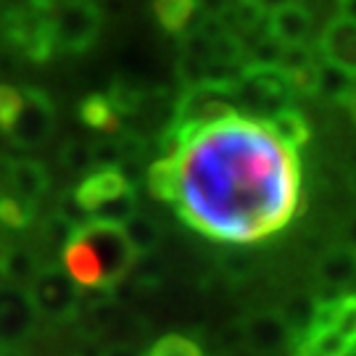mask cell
Instances as JSON below:
<instances>
[{
  "mask_svg": "<svg viewBox=\"0 0 356 356\" xmlns=\"http://www.w3.org/2000/svg\"><path fill=\"white\" fill-rule=\"evenodd\" d=\"M317 61V53L312 51L309 45H296V48H285L282 51L280 69L285 74H293V72H301V69H312Z\"/></svg>",
  "mask_w": 356,
  "mask_h": 356,
  "instance_id": "484cf974",
  "label": "cell"
},
{
  "mask_svg": "<svg viewBox=\"0 0 356 356\" xmlns=\"http://www.w3.org/2000/svg\"><path fill=\"white\" fill-rule=\"evenodd\" d=\"M26 298L35 309L38 317L53 319V322H66L76 314L79 306V288L69 280L64 269H40L35 282L26 288Z\"/></svg>",
  "mask_w": 356,
  "mask_h": 356,
  "instance_id": "277c9868",
  "label": "cell"
},
{
  "mask_svg": "<svg viewBox=\"0 0 356 356\" xmlns=\"http://www.w3.org/2000/svg\"><path fill=\"white\" fill-rule=\"evenodd\" d=\"M341 3H343V0H341Z\"/></svg>",
  "mask_w": 356,
  "mask_h": 356,
  "instance_id": "d590c367",
  "label": "cell"
},
{
  "mask_svg": "<svg viewBox=\"0 0 356 356\" xmlns=\"http://www.w3.org/2000/svg\"><path fill=\"white\" fill-rule=\"evenodd\" d=\"M40 261L35 259V254H29L24 248H8L0 254V275L6 277L8 285L26 291L35 277L40 275Z\"/></svg>",
  "mask_w": 356,
  "mask_h": 356,
  "instance_id": "2e32d148",
  "label": "cell"
},
{
  "mask_svg": "<svg viewBox=\"0 0 356 356\" xmlns=\"http://www.w3.org/2000/svg\"><path fill=\"white\" fill-rule=\"evenodd\" d=\"M11 185L19 201H24L26 206H35L48 191V172L38 161L19 159L11 164Z\"/></svg>",
  "mask_w": 356,
  "mask_h": 356,
  "instance_id": "4fadbf2b",
  "label": "cell"
},
{
  "mask_svg": "<svg viewBox=\"0 0 356 356\" xmlns=\"http://www.w3.org/2000/svg\"><path fill=\"white\" fill-rule=\"evenodd\" d=\"M348 185H351V191H354V195H356V166H354V172H351V177H348Z\"/></svg>",
  "mask_w": 356,
  "mask_h": 356,
  "instance_id": "d6a6232c",
  "label": "cell"
},
{
  "mask_svg": "<svg viewBox=\"0 0 356 356\" xmlns=\"http://www.w3.org/2000/svg\"><path fill=\"white\" fill-rule=\"evenodd\" d=\"M317 277L325 291L341 296V288H346V285H351L356 280V256L343 245L330 248L325 256H319Z\"/></svg>",
  "mask_w": 356,
  "mask_h": 356,
  "instance_id": "7c38bea8",
  "label": "cell"
},
{
  "mask_svg": "<svg viewBox=\"0 0 356 356\" xmlns=\"http://www.w3.org/2000/svg\"><path fill=\"white\" fill-rule=\"evenodd\" d=\"M346 106H348V114H351V119L356 122V90L351 92V98L346 101Z\"/></svg>",
  "mask_w": 356,
  "mask_h": 356,
  "instance_id": "1f68e13d",
  "label": "cell"
},
{
  "mask_svg": "<svg viewBox=\"0 0 356 356\" xmlns=\"http://www.w3.org/2000/svg\"><path fill=\"white\" fill-rule=\"evenodd\" d=\"M108 101H111V106L116 108V114L119 116H129V114H138V111L143 108L145 92H143L140 88L124 85V82H114Z\"/></svg>",
  "mask_w": 356,
  "mask_h": 356,
  "instance_id": "7402d4cb",
  "label": "cell"
},
{
  "mask_svg": "<svg viewBox=\"0 0 356 356\" xmlns=\"http://www.w3.org/2000/svg\"><path fill=\"white\" fill-rule=\"evenodd\" d=\"M79 119L90 129L108 132V135L122 129V116L116 114V108L111 106L108 95H103V92H92V95H88L85 101L79 103Z\"/></svg>",
  "mask_w": 356,
  "mask_h": 356,
  "instance_id": "e0dca14e",
  "label": "cell"
},
{
  "mask_svg": "<svg viewBox=\"0 0 356 356\" xmlns=\"http://www.w3.org/2000/svg\"><path fill=\"white\" fill-rule=\"evenodd\" d=\"M35 309L26 298V291L6 285L0 288V341H19L32 330Z\"/></svg>",
  "mask_w": 356,
  "mask_h": 356,
  "instance_id": "30bf717a",
  "label": "cell"
},
{
  "mask_svg": "<svg viewBox=\"0 0 356 356\" xmlns=\"http://www.w3.org/2000/svg\"><path fill=\"white\" fill-rule=\"evenodd\" d=\"M267 129L277 138V140L285 145V148H291V151H298V148H304L309 138H312V127H309V122L304 119L301 111H296V108H282L277 111L275 116H269L267 122Z\"/></svg>",
  "mask_w": 356,
  "mask_h": 356,
  "instance_id": "9a60e30c",
  "label": "cell"
},
{
  "mask_svg": "<svg viewBox=\"0 0 356 356\" xmlns=\"http://www.w3.org/2000/svg\"><path fill=\"white\" fill-rule=\"evenodd\" d=\"M90 161H92V172L95 169H122L124 153L116 140H98L90 145Z\"/></svg>",
  "mask_w": 356,
  "mask_h": 356,
  "instance_id": "cb8c5ba5",
  "label": "cell"
},
{
  "mask_svg": "<svg viewBox=\"0 0 356 356\" xmlns=\"http://www.w3.org/2000/svg\"><path fill=\"white\" fill-rule=\"evenodd\" d=\"M56 45L72 53H85L101 35L103 11L92 0H66L51 16Z\"/></svg>",
  "mask_w": 356,
  "mask_h": 356,
  "instance_id": "3957f363",
  "label": "cell"
},
{
  "mask_svg": "<svg viewBox=\"0 0 356 356\" xmlns=\"http://www.w3.org/2000/svg\"><path fill=\"white\" fill-rule=\"evenodd\" d=\"M19 108H22V90L0 82V129H6V132L11 129Z\"/></svg>",
  "mask_w": 356,
  "mask_h": 356,
  "instance_id": "4316f807",
  "label": "cell"
},
{
  "mask_svg": "<svg viewBox=\"0 0 356 356\" xmlns=\"http://www.w3.org/2000/svg\"><path fill=\"white\" fill-rule=\"evenodd\" d=\"M61 164H64L69 172H74V175H85V177H88L90 172H92L90 145L76 143V140L64 143V148H61Z\"/></svg>",
  "mask_w": 356,
  "mask_h": 356,
  "instance_id": "d4e9b609",
  "label": "cell"
},
{
  "mask_svg": "<svg viewBox=\"0 0 356 356\" xmlns=\"http://www.w3.org/2000/svg\"><path fill=\"white\" fill-rule=\"evenodd\" d=\"M48 3H53V6H56V3H61V0H48Z\"/></svg>",
  "mask_w": 356,
  "mask_h": 356,
  "instance_id": "e575fe53",
  "label": "cell"
},
{
  "mask_svg": "<svg viewBox=\"0 0 356 356\" xmlns=\"http://www.w3.org/2000/svg\"><path fill=\"white\" fill-rule=\"evenodd\" d=\"M132 191L135 188L122 175V169H95L76 185L74 198L76 204L85 209V214L92 216L98 209H103L106 204H111V201H116V198H122V195H127Z\"/></svg>",
  "mask_w": 356,
  "mask_h": 356,
  "instance_id": "ba28073f",
  "label": "cell"
},
{
  "mask_svg": "<svg viewBox=\"0 0 356 356\" xmlns=\"http://www.w3.org/2000/svg\"><path fill=\"white\" fill-rule=\"evenodd\" d=\"M356 90V76L341 72L338 66L327 61H317V92L325 95L327 101L346 103Z\"/></svg>",
  "mask_w": 356,
  "mask_h": 356,
  "instance_id": "d6986e66",
  "label": "cell"
},
{
  "mask_svg": "<svg viewBox=\"0 0 356 356\" xmlns=\"http://www.w3.org/2000/svg\"><path fill=\"white\" fill-rule=\"evenodd\" d=\"M79 235L88 241L92 254L98 259V267L103 275V288L114 285L122 277H127L129 267L135 261V251L129 248L124 229L116 225H103V222H90L88 227L79 229Z\"/></svg>",
  "mask_w": 356,
  "mask_h": 356,
  "instance_id": "5b68a950",
  "label": "cell"
},
{
  "mask_svg": "<svg viewBox=\"0 0 356 356\" xmlns=\"http://www.w3.org/2000/svg\"><path fill=\"white\" fill-rule=\"evenodd\" d=\"M293 85L280 66H243L241 88L235 92L238 108H245L256 122H267L282 108H291Z\"/></svg>",
  "mask_w": 356,
  "mask_h": 356,
  "instance_id": "7a4b0ae2",
  "label": "cell"
},
{
  "mask_svg": "<svg viewBox=\"0 0 356 356\" xmlns=\"http://www.w3.org/2000/svg\"><path fill=\"white\" fill-rule=\"evenodd\" d=\"M179 140L175 206L185 225L235 245L288 227L301 204V164L264 122L238 116Z\"/></svg>",
  "mask_w": 356,
  "mask_h": 356,
  "instance_id": "6da1fadb",
  "label": "cell"
},
{
  "mask_svg": "<svg viewBox=\"0 0 356 356\" xmlns=\"http://www.w3.org/2000/svg\"><path fill=\"white\" fill-rule=\"evenodd\" d=\"M0 356H22V354H19L16 348H3V351H0Z\"/></svg>",
  "mask_w": 356,
  "mask_h": 356,
  "instance_id": "836d02e7",
  "label": "cell"
},
{
  "mask_svg": "<svg viewBox=\"0 0 356 356\" xmlns=\"http://www.w3.org/2000/svg\"><path fill=\"white\" fill-rule=\"evenodd\" d=\"M341 16L356 22V0H343V3H341Z\"/></svg>",
  "mask_w": 356,
  "mask_h": 356,
  "instance_id": "f546056e",
  "label": "cell"
},
{
  "mask_svg": "<svg viewBox=\"0 0 356 356\" xmlns=\"http://www.w3.org/2000/svg\"><path fill=\"white\" fill-rule=\"evenodd\" d=\"M243 346H248L259 356H275L293 343L288 325L282 322L280 312H256L241 322Z\"/></svg>",
  "mask_w": 356,
  "mask_h": 356,
  "instance_id": "52a82bcc",
  "label": "cell"
},
{
  "mask_svg": "<svg viewBox=\"0 0 356 356\" xmlns=\"http://www.w3.org/2000/svg\"><path fill=\"white\" fill-rule=\"evenodd\" d=\"M0 254H3V251H0Z\"/></svg>",
  "mask_w": 356,
  "mask_h": 356,
  "instance_id": "8d00e7d4",
  "label": "cell"
},
{
  "mask_svg": "<svg viewBox=\"0 0 356 356\" xmlns=\"http://www.w3.org/2000/svg\"><path fill=\"white\" fill-rule=\"evenodd\" d=\"M291 3L293 0H256V6L267 13V16L275 11H280V8H285V6H291Z\"/></svg>",
  "mask_w": 356,
  "mask_h": 356,
  "instance_id": "f1b7e54d",
  "label": "cell"
},
{
  "mask_svg": "<svg viewBox=\"0 0 356 356\" xmlns=\"http://www.w3.org/2000/svg\"><path fill=\"white\" fill-rule=\"evenodd\" d=\"M53 124H56V108L51 98L40 88L22 90V108L8 129L11 140L19 148H38L40 143L48 140Z\"/></svg>",
  "mask_w": 356,
  "mask_h": 356,
  "instance_id": "8992f818",
  "label": "cell"
},
{
  "mask_svg": "<svg viewBox=\"0 0 356 356\" xmlns=\"http://www.w3.org/2000/svg\"><path fill=\"white\" fill-rule=\"evenodd\" d=\"M122 229H124L129 248L135 251V256L153 254V251L161 245V241H164V229H161V225H159L156 219H151V216H143L140 211L132 216Z\"/></svg>",
  "mask_w": 356,
  "mask_h": 356,
  "instance_id": "ac0fdd59",
  "label": "cell"
},
{
  "mask_svg": "<svg viewBox=\"0 0 356 356\" xmlns=\"http://www.w3.org/2000/svg\"><path fill=\"white\" fill-rule=\"evenodd\" d=\"M103 356H140L138 351H132V348H124V346H119V348H111V351H106Z\"/></svg>",
  "mask_w": 356,
  "mask_h": 356,
  "instance_id": "4dcf8cb0",
  "label": "cell"
},
{
  "mask_svg": "<svg viewBox=\"0 0 356 356\" xmlns=\"http://www.w3.org/2000/svg\"><path fill=\"white\" fill-rule=\"evenodd\" d=\"M145 356H204L201 346L185 335H164L148 348Z\"/></svg>",
  "mask_w": 356,
  "mask_h": 356,
  "instance_id": "603a6c76",
  "label": "cell"
},
{
  "mask_svg": "<svg viewBox=\"0 0 356 356\" xmlns=\"http://www.w3.org/2000/svg\"><path fill=\"white\" fill-rule=\"evenodd\" d=\"M35 216V206H26L16 195H0V225L11 229H24Z\"/></svg>",
  "mask_w": 356,
  "mask_h": 356,
  "instance_id": "44dd1931",
  "label": "cell"
},
{
  "mask_svg": "<svg viewBox=\"0 0 356 356\" xmlns=\"http://www.w3.org/2000/svg\"><path fill=\"white\" fill-rule=\"evenodd\" d=\"M343 248H348V251L356 256V214L346 222V227H343Z\"/></svg>",
  "mask_w": 356,
  "mask_h": 356,
  "instance_id": "83f0119b",
  "label": "cell"
},
{
  "mask_svg": "<svg viewBox=\"0 0 356 356\" xmlns=\"http://www.w3.org/2000/svg\"><path fill=\"white\" fill-rule=\"evenodd\" d=\"M267 35L272 40H277L282 48L306 45V40L312 35V13L298 3H291L280 11L269 13Z\"/></svg>",
  "mask_w": 356,
  "mask_h": 356,
  "instance_id": "8fae6325",
  "label": "cell"
},
{
  "mask_svg": "<svg viewBox=\"0 0 356 356\" xmlns=\"http://www.w3.org/2000/svg\"><path fill=\"white\" fill-rule=\"evenodd\" d=\"M153 16L166 32L179 35L193 22V13L198 8V0H153Z\"/></svg>",
  "mask_w": 356,
  "mask_h": 356,
  "instance_id": "ffe728a7",
  "label": "cell"
},
{
  "mask_svg": "<svg viewBox=\"0 0 356 356\" xmlns=\"http://www.w3.org/2000/svg\"><path fill=\"white\" fill-rule=\"evenodd\" d=\"M317 314H319V298L317 296H309V293L293 296L291 301L282 306L280 317H282V322L288 325V330H291L293 343L304 341L306 335L314 330Z\"/></svg>",
  "mask_w": 356,
  "mask_h": 356,
  "instance_id": "5bb4252c",
  "label": "cell"
},
{
  "mask_svg": "<svg viewBox=\"0 0 356 356\" xmlns=\"http://www.w3.org/2000/svg\"><path fill=\"white\" fill-rule=\"evenodd\" d=\"M319 53H322V61L356 76V22L346 16L330 19L319 38Z\"/></svg>",
  "mask_w": 356,
  "mask_h": 356,
  "instance_id": "9c48e42d",
  "label": "cell"
}]
</instances>
